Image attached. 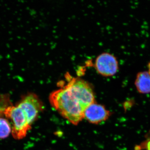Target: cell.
<instances>
[{
    "mask_svg": "<svg viewBox=\"0 0 150 150\" xmlns=\"http://www.w3.org/2000/svg\"><path fill=\"white\" fill-rule=\"evenodd\" d=\"M148 68H149V72L150 74V62L149 63V65H148Z\"/></svg>",
    "mask_w": 150,
    "mask_h": 150,
    "instance_id": "cell-9",
    "label": "cell"
},
{
    "mask_svg": "<svg viewBox=\"0 0 150 150\" xmlns=\"http://www.w3.org/2000/svg\"><path fill=\"white\" fill-rule=\"evenodd\" d=\"M67 83L61 88L50 94L49 100L53 107L74 125H77L83 118V104L86 99V91L81 78L66 75Z\"/></svg>",
    "mask_w": 150,
    "mask_h": 150,
    "instance_id": "cell-1",
    "label": "cell"
},
{
    "mask_svg": "<svg viewBox=\"0 0 150 150\" xmlns=\"http://www.w3.org/2000/svg\"><path fill=\"white\" fill-rule=\"evenodd\" d=\"M144 145L145 146L144 147L147 150H150V139L145 142V144H144Z\"/></svg>",
    "mask_w": 150,
    "mask_h": 150,
    "instance_id": "cell-8",
    "label": "cell"
},
{
    "mask_svg": "<svg viewBox=\"0 0 150 150\" xmlns=\"http://www.w3.org/2000/svg\"><path fill=\"white\" fill-rule=\"evenodd\" d=\"M95 67L98 73L104 76L115 75L118 69L117 59L112 54L103 53L97 57Z\"/></svg>",
    "mask_w": 150,
    "mask_h": 150,
    "instance_id": "cell-4",
    "label": "cell"
},
{
    "mask_svg": "<svg viewBox=\"0 0 150 150\" xmlns=\"http://www.w3.org/2000/svg\"><path fill=\"white\" fill-rule=\"evenodd\" d=\"M16 105L24 112L30 125L36 120L43 108V103L37 95L33 93L23 96Z\"/></svg>",
    "mask_w": 150,
    "mask_h": 150,
    "instance_id": "cell-3",
    "label": "cell"
},
{
    "mask_svg": "<svg viewBox=\"0 0 150 150\" xmlns=\"http://www.w3.org/2000/svg\"><path fill=\"white\" fill-rule=\"evenodd\" d=\"M12 126L9 121L0 116V139H5L11 133Z\"/></svg>",
    "mask_w": 150,
    "mask_h": 150,
    "instance_id": "cell-7",
    "label": "cell"
},
{
    "mask_svg": "<svg viewBox=\"0 0 150 150\" xmlns=\"http://www.w3.org/2000/svg\"><path fill=\"white\" fill-rule=\"evenodd\" d=\"M110 112L101 105L93 103L85 109L83 118L93 124H98L107 120Z\"/></svg>",
    "mask_w": 150,
    "mask_h": 150,
    "instance_id": "cell-5",
    "label": "cell"
},
{
    "mask_svg": "<svg viewBox=\"0 0 150 150\" xmlns=\"http://www.w3.org/2000/svg\"><path fill=\"white\" fill-rule=\"evenodd\" d=\"M135 85L137 90L142 93H150V74L149 72H141L137 75Z\"/></svg>",
    "mask_w": 150,
    "mask_h": 150,
    "instance_id": "cell-6",
    "label": "cell"
},
{
    "mask_svg": "<svg viewBox=\"0 0 150 150\" xmlns=\"http://www.w3.org/2000/svg\"><path fill=\"white\" fill-rule=\"evenodd\" d=\"M3 115L11 121V134L15 139H22L26 137L28 132L31 129V125L21 108L11 104L4 110Z\"/></svg>",
    "mask_w": 150,
    "mask_h": 150,
    "instance_id": "cell-2",
    "label": "cell"
}]
</instances>
